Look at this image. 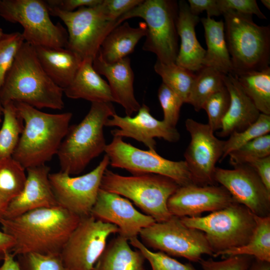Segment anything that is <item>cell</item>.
Wrapping results in <instances>:
<instances>
[{
    "mask_svg": "<svg viewBox=\"0 0 270 270\" xmlns=\"http://www.w3.org/2000/svg\"><path fill=\"white\" fill-rule=\"evenodd\" d=\"M80 220V216L58 206L3 218L0 224L2 230L14 240L11 253L16 256L29 252L60 254Z\"/></svg>",
    "mask_w": 270,
    "mask_h": 270,
    "instance_id": "1",
    "label": "cell"
},
{
    "mask_svg": "<svg viewBox=\"0 0 270 270\" xmlns=\"http://www.w3.org/2000/svg\"><path fill=\"white\" fill-rule=\"evenodd\" d=\"M63 94L62 89L44 70L34 47L24 42L0 88L2 105L21 102L38 110H62Z\"/></svg>",
    "mask_w": 270,
    "mask_h": 270,
    "instance_id": "2",
    "label": "cell"
},
{
    "mask_svg": "<svg viewBox=\"0 0 270 270\" xmlns=\"http://www.w3.org/2000/svg\"><path fill=\"white\" fill-rule=\"evenodd\" d=\"M14 104L24 126L12 157L26 169L46 164L56 155L72 113L50 114L25 104Z\"/></svg>",
    "mask_w": 270,
    "mask_h": 270,
    "instance_id": "3",
    "label": "cell"
},
{
    "mask_svg": "<svg viewBox=\"0 0 270 270\" xmlns=\"http://www.w3.org/2000/svg\"><path fill=\"white\" fill-rule=\"evenodd\" d=\"M116 113L112 102L91 103L88 114L78 124L70 126L56 154L60 171L70 176L82 172L105 151L104 128Z\"/></svg>",
    "mask_w": 270,
    "mask_h": 270,
    "instance_id": "4",
    "label": "cell"
},
{
    "mask_svg": "<svg viewBox=\"0 0 270 270\" xmlns=\"http://www.w3.org/2000/svg\"><path fill=\"white\" fill-rule=\"evenodd\" d=\"M226 42L232 74L257 71L269 66L270 26H260L252 16L233 10L223 14Z\"/></svg>",
    "mask_w": 270,
    "mask_h": 270,
    "instance_id": "5",
    "label": "cell"
},
{
    "mask_svg": "<svg viewBox=\"0 0 270 270\" xmlns=\"http://www.w3.org/2000/svg\"><path fill=\"white\" fill-rule=\"evenodd\" d=\"M178 186L172 179L161 175L124 176L107 168L100 188L132 200L144 214L160 222L172 216L168 208V201Z\"/></svg>",
    "mask_w": 270,
    "mask_h": 270,
    "instance_id": "6",
    "label": "cell"
},
{
    "mask_svg": "<svg viewBox=\"0 0 270 270\" xmlns=\"http://www.w3.org/2000/svg\"><path fill=\"white\" fill-rule=\"evenodd\" d=\"M178 4L176 0H146L116 20L118 25L133 18L144 19L147 26L142 48L154 53L157 60L164 64L175 63L178 52L176 28Z\"/></svg>",
    "mask_w": 270,
    "mask_h": 270,
    "instance_id": "7",
    "label": "cell"
},
{
    "mask_svg": "<svg viewBox=\"0 0 270 270\" xmlns=\"http://www.w3.org/2000/svg\"><path fill=\"white\" fill-rule=\"evenodd\" d=\"M180 218L186 226L204 234L214 257L246 244L256 226L254 214L236 202L206 216Z\"/></svg>",
    "mask_w": 270,
    "mask_h": 270,
    "instance_id": "8",
    "label": "cell"
},
{
    "mask_svg": "<svg viewBox=\"0 0 270 270\" xmlns=\"http://www.w3.org/2000/svg\"><path fill=\"white\" fill-rule=\"evenodd\" d=\"M0 16L23 28L24 42L34 47L66 48L67 30L54 24L46 0H0Z\"/></svg>",
    "mask_w": 270,
    "mask_h": 270,
    "instance_id": "9",
    "label": "cell"
},
{
    "mask_svg": "<svg viewBox=\"0 0 270 270\" xmlns=\"http://www.w3.org/2000/svg\"><path fill=\"white\" fill-rule=\"evenodd\" d=\"M138 236L148 248L190 262H199L203 254L214 255L204 234L186 226L176 216L142 229Z\"/></svg>",
    "mask_w": 270,
    "mask_h": 270,
    "instance_id": "10",
    "label": "cell"
},
{
    "mask_svg": "<svg viewBox=\"0 0 270 270\" xmlns=\"http://www.w3.org/2000/svg\"><path fill=\"white\" fill-rule=\"evenodd\" d=\"M99 4L82 7L72 12L48 6L50 15L60 18L66 26L68 39L66 48L76 54L82 60H93L104 39L118 26L116 21L106 20Z\"/></svg>",
    "mask_w": 270,
    "mask_h": 270,
    "instance_id": "11",
    "label": "cell"
},
{
    "mask_svg": "<svg viewBox=\"0 0 270 270\" xmlns=\"http://www.w3.org/2000/svg\"><path fill=\"white\" fill-rule=\"evenodd\" d=\"M104 152L112 167L124 169L132 175L159 174L172 179L179 186L194 184L184 160H168L156 150L138 148L120 137H114Z\"/></svg>",
    "mask_w": 270,
    "mask_h": 270,
    "instance_id": "12",
    "label": "cell"
},
{
    "mask_svg": "<svg viewBox=\"0 0 270 270\" xmlns=\"http://www.w3.org/2000/svg\"><path fill=\"white\" fill-rule=\"evenodd\" d=\"M118 232L116 225L92 215L80 218L60 253L64 265L68 270H94L108 237Z\"/></svg>",
    "mask_w": 270,
    "mask_h": 270,
    "instance_id": "13",
    "label": "cell"
},
{
    "mask_svg": "<svg viewBox=\"0 0 270 270\" xmlns=\"http://www.w3.org/2000/svg\"><path fill=\"white\" fill-rule=\"evenodd\" d=\"M109 164L105 154L94 169L84 174L72 176L61 171L50 174V182L58 206L80 218L90 216Z\"/></svg>",
    "mask_w": 270,
    "mask_h": 270,
    "instance_id": "14",
    "label": "cell"
},
{
    "mask_svg": "<svg viewBox=\"0 0 270 270\" xmlns=\"http://www.w3.org/2000/svg\"><path fill=\"white\" fill-rule=\"evenodd\" d=\"M190 141L184 157L194 184L214 185L216 164L223 154L224 140L218 138L208 124L188 118L185 122Z\"/></svg>",
    "mask_w": 270,
    "mask_h": 270,
    "instance_id": "15",
    "label": "cell"
},
{
    "mask_svg": "<svg viewBox=\"0 0 270 270\" xmlns=\"http://www.w3.org/2000/svg\"><path fill=\"white\" fill-rule=\"evenodd\" d=\"M233 166V169L216 167L215 182L220 183L236 202L253 214L260 216H270V191L255 170L247 164Z\"/></svg>",
    "mask_w": 270,
    "mask_h": 270,
    "instance_id": "16",
    "label": "cell"
},
{
    "mask_svg": "<svg viewBox=\"0 0 270 270\" xmlns=\"http://www.w3.org/2000/svg\"><path fill=\"white\" fill-rule=\"evenodd\" d=\"M90 215L117 226L118 234L128 240L156 222L152 216L138 210L128 199L100 188Z\"/></svg>",
    "mask_w": 270,
    "mask_h": 270,
    "instance_id": "17",
    "label": "cell"
},
{
    "mask_svg": "<svg viewBox=\"0 0 270 270\" xmlns=\"http://www.w3.org/2000/svg\"><path fill=\"white\" fill-rule=\"evenodd\" d=\"M236 202L222 186L190 184L179 186L168 201L172 216L195 217L224 208Z\"/></svg>",
    "mask_w": 270,
    "mask_h": 270,
    "instance_id": "18",
    "label": "cell"
},
{
    "mask_svg": "<svg viewBox=\"0 0 270 270\" xmlns=\"http://www.w3.org/2000/svg\"><path fill=\"white\" fill-rule=\"evenodd\" d=\"M138 112L134 117H122L115 113L108 120L105 126L118 127L111 131L114 137L132 138L143 143L150 150H156V138L170 142H176L180 139L176 128L154 118L145 104L140 106Z\"/></svg>",
    "mask_w": 270,
    "mask_h": 270,
    "instance_id": "19",
    "label": "cell"
},
{
    "mask_svg": "<svg viewBox=\"0 0 270 270\" xmlns=\"http://www.w3.org/2000/svg\"><path fill=\"white\" fill-rule=\"evenodd\" d=\"M22 192L8 204L4 218H12L38 208L58 206L49 180L50 168L46 164L26 169Z\"/></svg>",
    "mask_w": 270,
    "mask_h": 270,
    "instance_id": "20",
    "label": "cell"
},
{
    "mask_svg": "<svg viewBox=\"0 0 270 270\" xmlns=\"http://www.w3.org/2000/svg\"><path fill=\"white\" fill-rule=\"evenodd\" d=\"M92 65L100 75L106 78L114 102L124 108L126 116H131L138 112L141 106L134 96V74L129 58L126 56L110 64L104 62L98 54Z\"/></svg>",
    "mask_w": 270,
    "mask_h": 270,
    "instance_id": "21",
    "label": "cell"
},
{
    "mask_svg": "<svg viewBox=\"0 0 270 270\" xmlns=\"http://www.w3.org/2000/svg\"><path fill=\"white\" fill-rule=\"evenodd\" d=\"M224 81L230 102L220 130L217 133L222 138L244 130L254 123L260 114L234 75L224 74Z\"/></svg>",
    "mask_w": 270,
    "mask_h": 270,
    "instance_id": "22",
    "label": "cell"
},
{
    "mask_svg": "<svg viewBox=\"0 0 270 270\" xmlns=\"http://www.w3.org/2000/svg\"><path fill=\"white\" fill-rule=\"evenodd\" d=\"M199 20L198 16L190 11L187 2H179L176 28L180 44L175 63L193 72L204 66L206 53L196 36L195 28Z\"/></svg>",
    "mask_w": 270,
    "mask_h": 270,
    "instance_id": "23",
    "label": "cell"
},
{
    "mask_svg": "<svg viewBox=\"0 0 270 270\" xmlns=\"http://www.w3.org/2000/svg\"><path fill=\"white\" fill-rule=\"evenodd\" d=\"M37 57L52 82L64 89L72 81L82 60L74 52L62 48L34 47Z\"/></svg>",
    "mask_w": 270,
    "mask_h": 270,
    "instance_id": "24",
    "label": "cell"
},
{
    "mask_svg": "<svg viewBox=\"0 0 270 270\" xmlns=\"http://www.w3.org/2000/svg\"><path fill=\"white\" fill-rule=\"evenodd\" d=\"M93 60H83L71 83L63 90L72 99H84L91 102H114L108 83L95 70Z\"/></svg>",
    "mask_w": 270,
    "mask_h": 270,
    "instance_id": "25",
    "label": "cell"
},
{
    "mask_svg": "<svg viewBox=\"0 0 270 270\" xmlns=\"http://www.w3.org/2000/svg\"><path fill=\"white\" fill-rule=\"evenodd\" d=\"M145 22L136 28L128 22L114 28L102 42L98 54L106 63H115L132 53L139 40L147 34Z\"/></svg>",
    "mask_w": 270,
    "mask_h": 270,
    "instance_id": "26",
    "label": "cell"
},
{
    "mask_svg": "<svg viewBox=\"0 0 270 270\" xmlns=\"http://www.w3.org/2000/svg\"><path fill=\"white\" fill-rule=\"evenodd\" d=\"M201 22L204 30L207 46L204 66L212 68L226 75L232 74V66L222 20L216 21L207 16Z\"/></svg>",
    "mask_w": 270,
    "mask_h": 270,
    "instance_id": "27",
    "label": "cell"
},
{
    "mask_svg": "<svg viewBox=\"0 0 270 270\" xmlns=\"http://www.w3.org/2000/svg\"><path fill=\"white\" fill-rule=\"evenodd\" d=\"M146 259L138 250H132L126 238L118 235L109 242L94 270H146Z\"/></svg>",
    "mask_w": 270,
    "mask_h": 270,
    "instance_id": "28",
    "label": "cell"
},
{
    "mask_svg": "<svg viewBox=\"0 0 270 270\" xmlns=\"http://www.w3.org/2000/svg\"><path fill=\"white\" fill-rule=\"evenodd\" d=\"M254 216L256 226L248 242L241 246L223 251L218 256L244 255L270 262V216Z\"/></svg>",
    "mask_w": 270,
    "mask_h": 270,
    "instance_id": "29",
    "label": "cell"
},
{
    "mask_svg": "<svg viewBox=\"0 0 270 270\" xmlns=\"http://www.w3.org/2000/svg\"><path fill=\"white\" fill-rule=\"evenodd\" d=\"M234 76L258 111L270 115V67Z\"/></svg>",
    "mask_w": 270,
    "mask_h": 270,
    "instance_id": "30",
    "label": "cell"
},
{
    "mask_svg": "<svg viewBox=\"0 0 270 270\" xmlns=\"http://www.w3.org/2000/svg\"><path fill=\"white\" fill-rule=\"evenodd\" d=\"M2 106V120L0 126V160L12 156L24 126L14 102H9Z\"/></svg>",
    "mask_w": 270,
    "mask_h": 270,
    "instance_id": "31",
    "label": "cell"
},
{
    "mask_svg": "<svg viewBox=\"0 0 270 270\" xmlns=\"http://www.w3.org/2000/svg\"><path fill=\"white\" fill-rule=\"evenodd\" d=\"M188 104L196 111L202 109L205 101L212 94L225 87L224 74L208 66H204L196 72Z\"/></svg>",
    "mask_w": 270,
    "mask_h": 270,
    "instance_id": "32",
    "label": "cell"
},
{
    "mask_svg": "<svg viewBox=\"0 0 270 270\" xmlns=\"http://www.w3.org/2000/svg\"><path fill=\"white\" fill-rule=\"evenodd\" d=\"M154 69L162 78V83L188 103L196 74L176 63L164 64L156 60Z\"/></svg>",
    "mask_w": 270,
    "mask_h": 270,
    "instance_id": "33",
    "label": "cell"
},
{
    "mask_svg": "<svg viewBox=\"0 0 270 270\" xmlns=\"http://www.w3.org/2000/svg\"><path fill=\"white\" fill-rule=\"evenodd\" d=\"M26 169L12 156L0 160V196L8 202L22 192Z\"/></svg>",
    "mask_w": 270,
    "mask_h": 270,
    "instance_id": "34",
    "label": "cell"
},
{
    "mask_svg": "<svg viewBox=\"0 0 270 270\" xmlns=\"http://www.w3.org/2000/svg\"><path fill=\"white\" fill-rule=\"evenodd\" d=\"M270 132V115L260 113L254 123L242 131L232 132L228 139L224 140L220 160H224L232 152L256 138L269 134Z\"/></svg>",
    "mask_w": 270,
    "mask_h": 270,
    "instance_id": "35",
    "label": "cell"
},
{
    "mask_svg": "<svg viewBox=\"0 0 270 270\" xmlns=\"http://www.w3.org/2000/svg\"><path fill=\"white\" fill-rule=\"evenodd\" d=\"M230 164L233 166L248 162L270 156V134L259 136L230 152Z\"/></svg>",
    "mask_w": 270,
    "mask_h": 270,
    "instance_id": "36",
    "label": "cell"
},
{
    "mask_svg": "<svg viewBox=\"0 0 270 270\" xmlns=\"http://www.w3.org/2000/svg\"><path fill=\"white\" fill-rule=\"evenodd\" d=\"M129 242L141 252L152 270H197L191 264L182 263L160 251H152L138 237L130 238Z\"/></svg>",
    "mask_w": 270,
    "mask_h": 270,
    "instance_id": "37",
    "label": "cell"
},
{
    "mask_svg": "<svg viewBox=\"0 0 270 270\" xmlns=\"http://www.w3.org/2000/svg\"><path fill=\"white\" fill-rule=\"evenodd\" d=\"M230 102L229 93L225 86L210 96L204 102L202 109L206 110L208 117L207 124L214 132L221 129Z\"/></svg>",
    "mask_w": 270,
    "mask_h": 270,
    "instance_id": "38",
    "label": "cell"
},
{
    "mask_svg": "<svg viewBox=\"0 0 270 270\" xmlns=\"http://www.w3.org/2000/svg\"><path fill=\"white\" fill-rule=\"evenodd\" d=\"M20 270H68L60 254L29 252L16 256Z\"/></svg>",
    "mask_w": 270,
    "mask_h": 270,
    "instance_id": "39",
    "label": "cell"
},
{
    "mask_svg": "<svg viewBox=\"0 0 270 270\" xmlns=\"http://www.w3.org/2000/svg\"><path fill=\"white\" fill-rule=\"evenodd\" d=\"M24 42L20 32L5 34L0 40V88Z\"/></svg>",
    "mask_w": 270,
    "mask_h": 270,
    "instance_id": "40",
    "label": "cell"
},
{
    "mask_svg": "<svg viewBox=\"0 0 270 270\" xmlns=\"http://www.w3.org/2000/svg\"><path fill=\"white\" fill-rule=\"evenodd\" d=\"M158 98L163 111L162 120L170 126L176 128L180 108L184 104L182 100L164 83L158 88Z\"/></svg>",
    "mask_w": 270,
    "mask_h": 270,
    "instance_id": "41",
    "label": "cell"
},
{
    "mask_svg": "<svg viewBox=\"0 0 270 270\" xmlns=\"http://www.w3.org/2000/svg\"><path fill=\"white\" fill-rule=\"evenodd\" d=\"M254 258L248 256L238 255L228 256L221 260L202 258L199 262L202 270H246Z\"/></svg>",
    "mask_w": 270,
    "mask_h": 270,
    "instance_id": "42",
    "label": "cell"
},
{
    "mask_svg": "<svg viewBox=\"0 0 270 270\" xmlns=\"http://www.w3.org/2000/svg\"><path fill=\"white\" fill-rule=\"evenodd\" d=\"M142 0H102L100 9L108 21L114 22L122 16L140 4Z\"/></svg>",
    "mask_w": 270,
    "mask_h": 270,
    "instance_id": "43",
    "label": "cell"
},
{
    "mask_svg": "<svg viewBox=\"0 0 270 270\" xmlns=\"http://www.w3.org/2000/svg\"><path fill=\"white\" fill-rule=\"evenodd\" d=\"M217 1L222 14L228 10H233L244 14L250 16L254 14L260 19H266L255 0H217Z\"/></svg>",
    "mask_w": 270,
    "mask_h": 270,
    "instance_id": "44",
    "label": "cell"
},
{
    "mask_svg": "<svg viewBox=\"0 0 270 270\" xmlns=\"http://www.w3.org/2000/svg\"><path fill=\"white\" fill-rule=\"evenodd\" d=\"M102 1V0H47L46 2L49 6L64 12H72L82 7L96 6Z\"/></svg>",
    "mask_w": 270,
    "mask_h": 270,
    "instance_id": "45",
    "label": "cell"
},
{
    "mask_svg": "<svg viewBox=\"0 0 270 270\" xmlns=\"http://www.w3.org/2000/svg\"><path fill=\"white\" fill-rule=\"evenodd\" d=\"M188 6L191 12L196 16L206 11L207 16H219L222 14L217 0H188Z\"/></svg>",
    "mask_w": 270,
    "mask_h": 270,
    "instance_id": "46",
    "label": "cell"
},
{
    "mask_svg": "<svg viewBox=\"0 0 270 270\" xmlns=\"http://www.w3.org/2000/svg\"><path fill=\"white\" fill-rule=\"evenodd\" d=\"M246 164L255 170L265 186L270 191V156L252 160Z\"/></svg>",
    "mask_w": 270,
    "mask_h": 270,
    "instance_id": "47",
    "label": "cell"
},
{
    "mask_svg": "<svg viewBox=\"0 0 270 270\" xmlns=\"http://www.w3.org/2000/svg\"><path fill=\"white\" fill-rule=\"evenodd\" d=\"M14 244V240L10 236L0 231V262L4 260L7 253L11 252Z\"/></svg>",
    "mask_w": 270,
    "mask_h": 270,
    "instance_id": "48",
    "label": "cell"
},
{
    "mask_svg": "<svg viewBox=\"0 0 270 270\" xmlns=\"http://www.w3.org/2000/svg\"><path fill=\"white\" fill-rule=\"evenodd\" d=\"M14 256L11 253H7L0 266V270H20L18 265Z\"/></svg>",
    "mask_w": 270,
    "mask_h": 270,
    "instance_id": "49",
    "label": "cell"
},
{
    "mask_svg": "<svg viewBox=\"0 0 270 270\" xmlns=\"http://www.w3.org/2000/svg\"><path fill=\"white\" fill-rule=\"evenodd\" d=\"M246 270H270V262L254 258Z\"/></svg>",
    "mask_w": 270,
    "mask_h": 270,
    "instance_id": "50",
    "label": "cell"
},
{
    "mask_svg": "<svg viewBox=\"0 0 270 270\" xmlns=\"http://www.w3.org/2000/svg\"><path fill=\"white\" fill-rule=\"evenodd\" d=\"M8 202L0 196V222L4 218Z\"/></svg>",
    "mask_w": 270,
    "mask_h": 270,
    "instance_id": "51",
    "label": "cell"
},
{
    "mask_svg": "<svg viewBox=\"0 0 270 270\" xmlns=\"http://www.w3.org/2000/svg\"><path fill=\"white\" fill-rule=\"evenodd\" d=\"M262 3L268 10H270V0H261Z\"/></svg>",
    "mask_w": 270,
    "mask_h": 270,
    "instance_id": "52",
    "label": "cell"
},
{
    "mask_svg": "<svg viewBox=\"0 0 270 270\" xmlns=\"http://www.w3.org/2000/svg\"><path fill=\"white\" fill-rule=\"evenodd\" d=\"M3 106L0 102V126L2 120Z\"/></svg>",
    "mask_w": 270,
    "mask_h": 270,
    "instance_id": "53",
    "label": "cell"
},
{
    "mask_svg": "<svg viewBox=\"0 0 270 270\" xmlns=\"http://www.w3.org/2000/svg\"><path fill=\"white\" fill-rule=\"evenodd\" d=\"M4 33L3 32V30L2 28H0V40L2 38L4 35Z\"/></svg>",
    "mask_w": 270,
    "mask_h": 270,
    "instance_id": "54",
    "label": "cell"
}]
</instances>
